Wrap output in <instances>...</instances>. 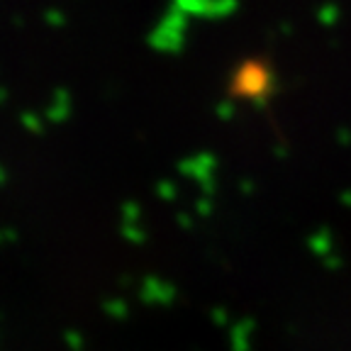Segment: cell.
I'll return each instance as SVG.
<instances>
[{
    "label": "cell",
    "instance_id": "cell-1",
    "mask_svg": "<svg viewBox=\"0 0 351 351\" xmlns=\"http://www.w3.org/2000/svg\"><path fill=\"white\" fill-rule=\"evenodd\" d=\"M271 93V71L258 59H247L237 66L230 81V95L239 100H261Z\"/></svg>",
    "mask_w": 351,
    "mask_h": 351
}]
</instances>
